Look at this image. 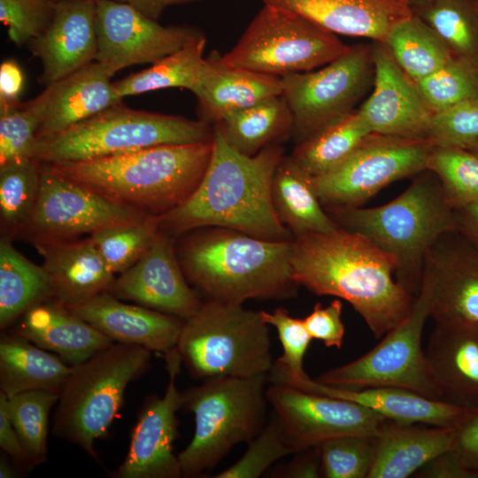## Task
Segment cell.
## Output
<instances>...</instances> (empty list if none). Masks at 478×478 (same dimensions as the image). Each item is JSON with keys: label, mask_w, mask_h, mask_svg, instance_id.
<instances>
[{"label": "cell", "mask_w": 478, "mask_h": 478, "mask_svg": "<svg viewBox=\"0 0 478 478\" xmlns=\"http://www.w3.org/2000/svg\"><path fill=\"white\" fill-rule=\"evenodd\" d=\"M290 265L299 286L347 301L377 339L406 318L415 299L393 277L390 255L340 227L294 237Z\"/></svg>", "instance_id": "cell-1"}, {"label": "cell", "mask_w": 478, "mask_h": 478, "mask_svg": "<svg viewBox=\"0 0 478 478\" xmlns=\"http://www.w3.org/2000/svg\"><path fill=\"white\" fill-rule=\"evenodd\" d=\"M283 155L279 144L254 156L242 154L215 125L211 158L200 183L184 203L158 216L159 229L173 238L197 228L218 227L266 240H292L271 197L274 174Z\"/></svg>", "instance_id": "cell-2"}, {"label": "cell", "mask_w": 478, "mask_h": 478, "mask_svg": "<svg viewBox=\"0 0 478 478\" xmlns=\"http://www.w3.org/2000/svg\"><path fill=\"white\" fill-rule=\"evenodd\" d=\"M212 150V140L43 164L117 204L158 217L191 196L205 173Z\"/></svg>", "instance_id": "cell-3"}, {"label": "cell", "mask_w": 478, "mask_h": 478, "mask_svg": "<svg viewBox=\"0 0 478 478\" xmlns=\"http://www.w3.org/2000/svg\"><path fill=\"white\" fill-rule=\"evenodd\" d=\"M189 232L179 243L177 257L188 281L209 300L243 305L252 298L296 296L292 240H266L218 227Z\"/></svg>", "instance_id": "cell-4"}, {"label": "cell", "mask_w": 478, "mask_h": 478, "mask_svg": "<svg viewBox=\"0 0 478 478\" xmlns=\"http://www.w3.org/2000/svg\"><path fill=\"white\" fill-rule=\"evenodd\" d=\"M325 210L340 227L390 255L397 281L414 297L421 289L428 252L443 235L456 230L454 208L429 170L416 174L402 194L385 204Z\"/></svg>", "instance_id": "cell-5"}, {"label": "cell", "mask_w": 478, "mask_h": 478, "mask_svg": "<svg viewBox=\"0 0 478 478\" xmlns=\"http://www.w3.org/2000/svg\"><path fill=\"white\" fill-rule=\"evenodd\" d=\"M268 374L215 376L182 392V408L194 415L191 441L178 454L182 476L212 470L238 443L253 439L267 422Z\"/></svg>", "instance_id": "cell-6"}, {"label": "cell", "mask_w": 478, "mask_h": 478, "mask_svg": "<svg viewBox=\"0 0 478 478\" xmlns=\"http://www.w3.org/2000/svg\"><path fill=\"white\" fill-rule=\"evenodd\" d=\"M151 351L113 343L72 366L54 414L55 436L98 461L94 448L118 414L127 385L150 366Z\"/></svg>", "instance_id": "cell-7"}, {"label": "cell", "mask_w": 478, "mask_h": 478, "mask_svg": "<svg viewBox=\"0 0 478 478\" xmlns=\"http://www.w3.org/2000/svg\"><path fill=\"white\" fill-rule=\"evenodd\" d=\"M212 138L213 128L202 120L135 110L121 102L62 132L37 138L33 158L48 164L81 161Z\"/></svg>", "instance_id": "cell-8"}, {"label": "cell", "mask_w": 478, "mask_h": 478, "mask_svg": "<svg viewBox=\"0 0 478 478\" xmlns=\"http://www.w3.org/2000/svg\"><path fill=\"white\" fill-rule=\"evenodd\" d=\"M176 349L191 376L251 378L268 374L274 361L269 328L259 311L213 300L184 321Z\"/></svg>", "instance_id": "cell-9"}, {"label": "cell", "mask_w": 478, "mask_h": 478, "mask_svg": "<svg viewBox=\"0 0 478 478\" xmlns=\"http://www.w3.org/2000/svg\"><path fill=\"white\" fill-rule=\"evenodd\" d=\"M350 49L336 35L305 17L265 4L220 60L229 66L282 77L316 70Z\"/></svg>", "instance_id": "cell-10"}, {"label": "cell", "mask_w": 478, "mask_h": 478, "mask_svg": "<svg viewBox=\"0 0 478 478\" xmlns=\"http://www.w3.org/2000/svg\"><path fill=\"white\" fill-rule=\"evenodd\" d=\"M430 302V286L423 277L420 291L401 323L368 352L325 372L316 381L345 389L397 387L440 400L421 344Z\"/></svg>", "instance_id": "cell-11"}, {"label": "cell", "mask_w": 478, "mask_h": 478, "mask_svg": "<svg viewBox=\"0 0 478 478\" xmlns=\"http://www.w3.org/2000/svg\"><path fill=\"white\" fill-rule=\"evenodd\" d=\"M435 146L428 139L371 133L339 166L312 177L325 209L360 207L381 189L427 170Z\"/></svg>", "instance_id": "cell-12"}, {"label": "cell", "mask_w": 478, "mask_h": 478, "mask_svg": "<svg viewBox=\"0 0 478 478\" xmlns=\"http://www.w3.org/2000/svg\"><path fill=\"white\" fill-rule=\"evenodd\" d=\"M372 73V52L355 46L316 70L282 76V96L292 114L297 144L352 113Z\"/></svg>", "instance_id": "cell-13"}, {"label": "cell", "mask_w": 478, "mask_h": 478, "mask_svg": "<svg viewBox=\"0 0 478 478\" xmlns=\"http://www.w3.org/2000/svg\"><path fill=\"white\" fill-rule=\"evenodd\" d=\"M150 215L117 204L41 163L38 198L27 224L18 235L33 244L73 240L110 226Z\"/></svg>", "instance_id": "cell-14"}, {"label": "cell", "mask_w": 478, "mask_h": 478, "mask_svg": "<svg viewBox=\"0 0 478 478\" xmlns=\"http://www.w3.org/2000/svg\"><path fill=\"white\" fill-rule=\"evenodd\" d=\"M268 404L293 454L347 435L378 436L387 420L354 402L271 383Z\"/></svg>", "instance_id": "cell-15"}, {"label": "cell", "mask_w": 478, "mask_h": 478, "mask_svg": "<svg viewBox=\"0 0 478 478\" xmlns=\"http://www.w3.org/2000/svg\"><path fill=\"white\" fill-rule=\"evenodd\" d=\"M96 61L113 76L130 66L153 64L203 35L187 26H162L133 6L97 0Z\"/></svg>", "instance_id": "cell-16"}, {"label": "cell", "mask_w": 478, "mask_h": 478, "mask_svg": "<svg viewBox=\"0 0 478 478\" xmlns=\"http://www.w3.org/2000/svg\"><path fill=\"white\" fill-rule=\"evenodd\" d=\"M168 384L161 397H151L142 410L131 435L127 454L114 472L117 478H179L182 476L173 452L176 412L182 408V392L176 385L181 356L174 347L165 353Z\"/></svg>", "instance_id": "cell-17"}, {"label": "cell", "mask_w": 478, "mask_h": 478, "mask_svg": "<svg viewBox=\"0 0 478 478\" xmlns=\"http://www.w3.org/2000/svg\"><path fill=\"white\" fill-rule=\"evenodd\" d=\"M423 277L436 323L478 325L477 247L456 230L443 235L427 254Z\"/></svg>", "instance_id": "cell-18"}, {"label": "cell", "mask_w": 478, "mask_h": 478, "mask_svg": "<svg viewBox=\"0 0 478 478\" xmlns=\"http://www.w3.org/2000/svg\"><path fill=\"white\" fill-rule=\"evenodd\" d=\"M173 240L159 229L149 250L115 279L109 292L184 320L194 315L203 303L188 283Z\"/></svg>", "instance_id": "cell-19"}, {"label": "cell", "mask_w": 478, "mask_h": 478, "mask_svg": "<svg viewBox=\"0 0 478 478\" xmlns=\"http://www.w3.org/2000/svg\"><path fill=\"white\" fill-rule=\"evenodd\" d=\"M372 51L374 89L358 112L372 133L427 139L433 111L416 82L379 42Z\"/></svg>", "instance_id": "cell-20"}, {"label": "cell", "mask_w": 478, "mask_h": 478, "mask_svg": "<svg viewBox=\"0 0 478 478\" xmlns=\"http://www.w3.org/2000/svg\"><path fill=\"white\" fill-rule=\"evenodd\" d=\"M96 2L57 0L56 12L44 32L27 46L42 66L45 86L96 60Z\"/></svg>", "instance_id": "cell-21"}, {"label": "cell", "mask_w": 478, "mask_h": 478, "mask_svg": "<svg viewBox=\"0 0 478 478\" xmlns=\"http://www.w3.org/2000/svg\"><path fill=\"white\" fill-rule=\"evenodd\" d=\"M68 309L114 343L164 354L176 346L185 321L140 305L125 304L110 292Z\"/></svg>", "instance_id": "cell-22"}, {"label": "cell", "mask_w": 478, "mask_h": 478, "mask_svg": "<svg viewBox=\"0 0 478 478\" xmlns=\"http://www.w3.org/2000/svg\"><path fill=\"white\" fill-rule=\"evenodd\" d=\"M112 77L95 60L47 85L36 96L42 116L37 138L62 132L121 103Z\"/></svg>", "instance_id": "cell-23"}, {"label": "cell", "mask_w": 478, "mask_h": 478, "mask_svg": "<svg viewBox=\"0 0 478 478\" xmlns=\"http://www.w3.org/2000/svg\"><path fill=\"white\" fill-rule=\"evenodd\" d=\"M425 356L441 401L478 407V325L436 323Z\"/></svg>", "instance_id": "cell-24"}, {"label": "cell", "mask_w": 478, "mask_h": 478, "mask_svg": "<svg viewBox=\"0 0 478 478\" xmlns=\"http://www.w3.org/2000/svg\"><path fill=\"white\" fill-rule=\"evenodd\" d=\"M297 13L335 35L383 43L391 30L412 16L410 0H263Z\"/></svg>", "instance_id": "cell-25"}, {"label": "cell", "mask_w": 478, "mask_h": 478, "mask_svg": "<svg viewBox=\"0 0 478 478\" xmlns=\"http://www.w3.org/2000/svg\"><path fill=\"white\" fill-rule=\"evenodd\" d=\"M34 246L43 258L52 300L67 308L109 292L116 279L90 236Z\"/></svg>", "instance_id": "cell-26"}, {"label": "cell", "mask_w": 478, "mask_h": 478, "mask_svg": "<svg viewBox=\"0 0 478 478\" xmlns=\"http://www.w3.org/2000/svg\"><path fill=\"white\" fill-rule=\"evenodd\" d=\"M282 91L281 77L227 66L213 51L204 58L192 93L197 99L200 120L216 124L234 112L281 96Z\"/></svg>", "instance_id": "cell-27"}, {"label": "cell", "mask_w": 478, "mask_h": 478, "mask_svg": "<svg viewBox=\"0 0 478 478\" xmlns=\"http://www.w3.org/2000/svg\"><path fill=\"white\" fill-rule=\"evenodd\" d=\"M15 323L10 332L53 351L71 366L114 343L54 300L31 308Z\"/></svg>", "instance_id": "cell-28"}, {"label": "cell", "mask_w": 478, "mask_h": 478, "mask_svg": "<svg viewBox=\"0 0 478 478\" xmlns=\"http://www.w3.org/2000/svg\"><path fill=\"white\" fill-rule=\"evenodd\" d=\"M289 386L354 402L387 420L399 423L454 427L466 411L397 387L345 389L320 383L308 375Z\"/></svg>", "instance_id": "cell-29"}, {"label": "cell", "mask_w": 478, "mask_h": 478, "mask_svg": "<svg viewBox=\"0 0 478 478\" xmlns=\"http://www.w3.org/2000/svg\"><path fill=\"white\" fill-rule=\"evenodd\" d=\"M453 427L399 423L386 420L377 436L374 464L368 478H406L451 451Z\"/></svg>", "instance_id": "cell-30"}, {"label": "cell", "mask_w": 478, "mask_h": 478, "mask_svg": "<svg viewBox=\"0 0 478 478\" xmlns=\"http://www.w3.org/2000/svg\"><path fill=\"white\" fill-rule=\"evenodd\" d=\"M72 366L12 332L0 338V389L7 397L42 389L60 393Z\"/></svg>", "instance_id": "cell-31"}, {"label": "cell", "mask_w": 478, "mask_h": 478, "mask_svg": "<svg viewBox=\"0 0 478 478\" xmlns=\"http://www.w3.org/2000/svg\"><path fill=\"white\" fill-rule=\"evenodd\" d=\"M271 197L279 220L294 237L339 228L321 204L312 177L291 156L283 155L275 169Z\"/></svg>", "instance_id": "cell-32"}, {"label": "cell", "mask_w": 478, "mask_h": 478, "mask_svg": "<svg viewBox=\"0 0 478 478\" xmlns=\"http://www.w3.org/2000/svg\"><path fill=\"white\" fill-rule=\"evenodd\" d=\"M52 300L49 277L38 266L17 251L12 239L0 240V328L14 324L31 308Z\"/></svg>", "instance_id": "cell-33"}, {"label": "cell", "mask_w": 478, "mask_h": 478, "mask_svg": "<svg viewBox=\"0 0 478 478\" xmlns=\"http://www.w3.org/2000/svg\"><path fill=\"white\" fill-rule=\"evenodd\" d=\"M227 143L246 156L292 135L293 119L282 95L234 112L216 123Z\"/></svg>", "instance_id": "cell-34"}, {"label": "cell", "mask_w": 478, "mask_h": 478, "mask_svg": "<svg viewBox=\"0 0 478 478\" xmlns=\"http://www.w3.org/2000/svg\"><path fill=\"white\" fill-rule=\"evenodd\" d=\"M371 133L356 111L297 143L290 156L308 174L318 177L343 164Z\"/></svg>", "instance_id": "cell-35"}, {"label": "cell", "mask_w": 478, "mask_h": 478, "mask_svg": "<svg viewBox=\"0 0 478 478\" xmlns=\"http://www.w3.org/2000/svg\"><path fill=\"white\" fill-rule=\"evenodd\" d=\"M206 39L204 35L137 73L114 82L122 99L149 91L182 88L194 90L204 65Z\"/></svg>", "instance_id": "cell-36"}, {"label": "cell", "mask_w": 478, "mask_h": 478, "mask_svg": "<svg viewBox=\"0 0 478 478\" xmlns=\"http://www.w3.org/2000/svg\"><path fill=\"white\" fill-rule=\"evenodd\" d=\"M383 44L414 82L428 76L455 56L428 24L413 15L397 24Z\"/></svg>", "instance_id": "cell-37"}, {"label": "cell", "mask_w": 478, "mask_h": 478, "mask_svg": "<svg viewBox=\"0 0 478 478\" xmlns=\"http://www.w3.org/2000/svg\"><path fill=\"white\" fill-rule=\"evenodd\" d=\"M41 163L35 158L0 167L2 237L13 239L27 224L40 190Z\"/></svg>", "instance_id": "cell-38"}, {"label": "cell", "mask_w": 478, "mask_h": 478, "mask_svg": "<svg viewBox=\"0 0 478 478\" xmlns=\"http://www.w3.org/2000/svg\"><path fill=\"white\" fill-rule=\"evenodd\" d=\"M58 399L59 393L42 389L7 397L12 422L32 465L47 459L49 415Z\"/></svg>", "instance_id": "cell-39"}, {"label": "cell", "mask_w": 478, "mask_h": 478, "mask_svg": "<svg viewBox=\"0 0 478 478\" xmlns=\"http://www.w3.org/2000/svg\"><path fill=\"white\" fill-rule=\"evenodd\" d=\"M427 24L455 56L478 66V5L475 0H439L428 9Z\"/></svg>", "instance_id": "cell-40"}, {"label": "cell", "mask_w": 478, "mask_h": 478, "mask_svg": "<svg viewBox=\"0 0 478 478\" xmlns=\"http://www.w3.org/2000/svg\"><path fill=\"white\" fill-rule=\"evenodd\" d=\"M159 231L158 217L101 228L89 236L109 269L122 274L149 250Z\"/></svg>", "instance_id": "cell-41"}, {"label": "cell", "mask_w": 478, "mask_h": 478, "mask_svg": "<svg viewBox=\"0 0 478 478\" xmlns=\"http://www.w3.org/2000/svg\"><path fill=\"white\" fill-rule=\"evenodd\" d=\"M259 312L265 323L275 328L282 347V355L274 362L268 374V382L292 385L307 375L304 358L312 338L303 319L292 317L283 307Z\"/></svg>", "instance_id": "cell-42"}, {"label": "cell", "mask_w": 478, "mask_h": 478, "mask_svg": "<svg viewBox=\"0 0 478 478\" xmlns=\"http://www.w3.org/2000/svg\"><path fill=\"white\" fill-rule=\"evenodd\" d=\"M456 209L478 201V156L466 149L435 147L427 166Z\"/></svg>", "instance_id": "cell-43"}, {"label": "cell", "mask_w": 478, "mask_h": 478, "mask_svg": "<svg viewBox=\"0 0 478 478\" xmlns=\"http://www.w3.org/2000/svg\"><path fill=\"white\" fill-rule=\"evenodd\" d=\"M41 117L36 97L0 104V167L33 158Z\"/></svg>", "instance_id": "cell-44"}, {"label": "cell", "mask_w": 478, "mask_h": 478, "mask_svg": "<svg viewBox=\"0 0 478 478\" xmlns=\"http://www.w3.org/2000/svg\"><path fill=\"white\" fill-rule=\"evenodd\" d=\"M433 112L478 98V66L454 56L439 69L416 82Z\"/></svg>", "instance_id": "cell-45"}, {"label": "cell", "mask_w": 478, "mask_h": 478, "mask_svg": "<svg viewBox=\"0 0 478 478\" xmlns=\"http://www.w3.org/2000/svg\"><path fill=\"white\" fill-rule=\"evenodd\" d=\"M318 447L322 477L368 478L376 457L377 436H342Z\"/></svg>", "instance_id": "cell-46"}, {"label": "cell", "mask_w": 478, "mask_h": 478, "mask_svg": "<svg viewBox=\"0 0 478 478\" xmlns=\"http://www.w3.org/2000/svg\"><path fill=\"white\" fill-rule=\"evenodd\" d=\"M248 443L243 455L215 478H257L276 461L293 454L274 412L262 430Z\"/></svg>", "instance_id": "cell-47"}, {"label": "cell", "mask_w": 478, "mask_h": 478, "mask_svg": "<svg viewBox=\"0 0 478 478\" xmlns=\"http://www.w3.org/2000/svg\"><path fill=\"white\" fill-rule=\"evenodd\" d=\"M427 139L435 147L467 149L478 141V98L433 113Z\"/></svg>", "instance_id": "cell-48"}, {"label": "cell", "mask_w": 478, "mask_h": 478, "mask_svg": "<svg viewBox=\"0 0 478 478\" xmlns=\"http://www.w3.org/2000/svg\"><path fill=\"white\" fill-rule=\"evenodd\" d=\"M57 0H0V20L17 46L28 44L48 27Z\"/></svg>", "instance_id": "cell-49"}, {"label": "cell", "mask_w": 478, "mask_h": 478, "mask_svg": "<svg viewBox=\"0 0 478 478\" xmlns=\"http://www.w3.org/2000/svg\"><path fill=\"white\" fill-rule=\"evenodd\" d=\"M342 312L343 304L339 298L325 307L317 303L303 322L312 339L321 341L328 348L341 349L345 334Z\"/></svg>", "instance_id": "cell-50"}, {"label": "cell", "mask_w": 478, "mask_h": 478, "mask_svg": "<svg viewBox=\"0 0 478 478\" xmlns=\"http://www.w3.org/2000/svg\"><path fill=\"white\" fill-rule=\"evenodd\" d=\"M453 429L451 451L460 463L478 478V407L466 410Z\"/></svg>", "instance_id": "cell-51"}, {"label": "cell", "mask_w": 478, "mask_h": 478, "mask_svg": "<svg viewBox=\"0 0 478 478\" xmlns=\"http://www.w3.org/2000/svg\"><path fill=\"white\" fill-rule=\"evenodd\" d=\"M272 477L320 478L322 477L319 447L309 448L294 453V458L272 472Z\"/></svg>", "instance_id": "cell-52"}, {"label": "cell", "mask_w": 478, "mask_h": 478, "mask_svg": "<svg viewBox=\"0 0 478 478\" xmlns=\"http://www.w3.org/2000/svg\"><path fill=\"white\" fill-rule=\"evenodd\" d=\"M0 447L15 461L33 466L12 422L7 396L0 390Z\"/></svg>", "instance_id": "cell-53"}, {"label": "cell", "mask_w": 478, "mask_h": 478, "mask_svg": "<svg viewBox=\"0 0 478 478\" xmlns=\"http://www.w3.org/2000/svg\"><path fill=\"white\" fill-rule=\"evenodd\" d=\"M414 476L418 478H477L460 463L451 450L429 461L418 470Z\"/></svg>", "instance_id": "cell-54"}, {"label": "cell", "mask_w": 478, "mask_h": 478, "mask_svg": "<svg viewBox=\"0 0 478 478\" xmlns=\"http://www.w3.org/2000/svg\"><path fill=\"white\" fill-rule=\"evenodd\" d=\"M24 76L18 63L7 59L0 66V104H13L19 101L23 89Z\"/></svg>", "instance_id": "cell-55"}, {"label": "cell", "mask_w": 478, "mask_h": 478, "mask_svg": "<svg viewBox=\"0 0 478 478\" xmlns=\"http://www.w3.org/2000/svg\"><path fill=\"white\" fill-rule=\"evenodd\" d=\"M454 211L456 231L478 248V201Z\"/></svg>", "instance_id": "cell-56"}, {"label": "cell", "mask_w": 478, "mask_h": 478, "mask_svg": "<svg viewBox=\"0 0 478 478\" xmlns=\"http://www.w3.org/2000/svg\"><path fill=\"white\" fill-rule=\"evenodd\" d=\"M126 3L147 17L158 20L163 11L171 5L185 4L198 0H116Z\"/></svg>", "instance_id": "cell-57"}, {"label": "cell", "mask_w": 478, "mask_h": 478, "mask_svg": "<svg viewBox=\"0 0 478 478\" xmlns=\"http://www.w3.org/2000/svg\"><path fill=\"white\" fill-rule=\"evenodd\" d=\"M15 476L14 470L11 465L4 459L0 460V477L1 478H12Z\"/></svg>", "instance_id": "cell-58"}, {"label": "cell", "mask_w": 478, "mask_h": 478, "mask_svg": "<svg viewBox=\"0 0 478 478\" xmlns=\"http://www.w3.org/2000/svg\"><path fill=\"white\" fill-rule=\"evenodd\" d=\"M466 150L478 156V141L470 145Z\"/></svg>", "instance_id": "cell-59"}, {"label": "cell", "mask_w": 478, "mask_h": 478, "mask_svg": "<svg viewBox=\"0 0 478 478\" xmlns=\"http://www.w3.org/2000/svg\"><path fill=\"white\" fill-rule=\"evenodd\" d=\"M475 2H476V4H477V5H478V0H475Z\"/></svg>", "instance_id": "cell-60"}, {"label": "cell", "mask_w": 478, "mask_h": 478, "mask_svg": "<svg viewBox=\"0 0 478 478\" xmlns=\"http://www.w3.org/2000/svg\"><path fill=\"white\" fill-rule=\"evenodd\" d=\"M94 1H97V0H94Z\"/></svg>", "instance_id": "cell-61"}]
</instances>
